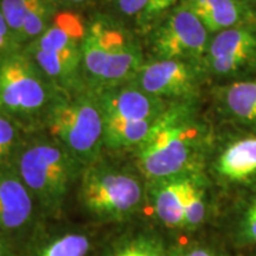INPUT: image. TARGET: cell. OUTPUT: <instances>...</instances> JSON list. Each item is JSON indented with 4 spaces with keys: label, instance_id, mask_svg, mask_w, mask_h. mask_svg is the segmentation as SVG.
Listing matches in <instances>:
<instances>
[{
    "label": "cell",
    "instance_id": "1",
    "mask_svg": "<svg viewBox=\"0 0 256 256\" xmlns=\"http://www.w3.org/2000/svg\"><path fill=\"white\" fill-rule=\"evenodd\" d=\"M203 130L186 106L168 107L136 147L142 174L151 180L179 177L194 162Z\"/></svg>",
    "mask_w": 256,
    "mask_h": 256
},
{
    "label": "cell",
    "instance_id": "2",
    "mask_svg": "<svg viewBox=\"0 0 256 256\" xmlns=\"http://www.w3.org/2000/svg\"><path fill=\"white\" fill-rule=\"evenodd\" d=\"M136 40L108 17L95 18L86 28L82 46V75L92 92L130 82L142 66Z\"/></svg>",
    "mask_w": 256,
    "mask_h": 256
},
{
    "label": "cell",
    "instance_id": "3",
    "mask_svg": "<svg viewBox=\"0 0 256 256\" xmlns=\"http://www.w3.org/2000/svg\"><path fill=\"white\" fill-rule=\"evenodd\" d=\"M86 166L56 139H38L18 152L14 170L48 214L58 212Z\"/></svg>",
    "mask_w": 256,
    "mask_h": 256
},
{
    "label": "cell",
    "instance_id": "4",
    "mask_svg": "<svg viewBox=\"0 0 256 256\" xmlns=\"http://www.w3.org/2000/svg\"><path fill=\"white\" fill-rule=\"evenodd\" d=\"M54 139L84 166L100 158L104 146V115L94 92L55 96L44 115Z\"/></svg>",
    "mask_w": 256,
    "mask_h": 256
},
{
    "label": "cell",
    "instance_id": "5",
    "mask_svg": "<svg viewBox=\"0 0 256 256\" xmlns=\"http://www.w3.org/2000/svg\"><path fill=\"white\" fill-rule=\"evenodd\" d=\"M86 28L87 25L78 14L57 11L46 30L28 43V55L62 90H80Z\"/></svg>",
    "mask_w": 256,
    "mask_h": 256
},
{
    "label": "cell",
    "instance_id": "6",
    "mask_svg": "<svg viewBox=\"0 0 256 256\" xmlns=\"http://www.w3.org/2000/svg\"><path fill=\"white\" fill-rule=\"evenodd\" d=\"M80 197L98 220L122 222L140 209L144 188L132 172L96 160L83 170Z\"/></svg>",
    "mask_w": 256,
    "mask_h": 256
},
{
    "label": "cell",
    "instance_id": "7",
    "mask_svg": "<svg viewBox=\"0 0 256 256\" xmlns=\"http://www.w3.org/2000/svg\"><path fill=\"white\" fill-rule=\"evenodd\" d=\"M52 83L26 52H11L0 60V113L28 122L46 112Z\"/></svg>",
    "mask_w": 256,
    "mask_h": 256
},
{
    "label": "cell",
    "instance_id": "8",
    "mask_svg": "<svg viewBox=\"0 0 256 256\" xmlns=\"http://www.w3.org/2000/svg\"><path fill=\"white\" fill-rule=\"evenodd\" d=\"M208 30L184 4L174 10L153 37L159 60H198L206 54Z\"/></svg>",
    "mask_w": 256,
    "mask_h": 256
},
{
    "label": "cell",
    "instance_id": "9",
    "mask_svg": "<svg viewBox=\"0 0 256 256\" xmlns=\"http://www.w3.org/2000/svg\"><path fill=\"white\" fill-rule=\"evenodd\" d=\"M94 92L104 119L154 121L168 108L164 98L144 92L132 81Z\"/></svg>",
    "mask_w": 256,
    "mask_h": 256
},
{
    "label": "cell",
    "instance_id": "10",
    "mask_svg": "<svg viewBox=\"0 0 256 256\" xmlns=\"http://www.w3.org/2000/svg\"><path fill=\"white\" fill-rule=\"evenodd\" d=\"M132 82L160 98H186L197 88L196 74L188 62L179 60H158L142 64Z\"/></svg>",
    "mask_w": 256,
    "mask_h": 256
},
{
    "label": "cell",
    "instance_id": "11",
    "mask_svg": "<svg viewBox=\"0 0 256 256\" xmlns=\"http://www.w3.org/2000/svg\"><path fill=\"white\" fill-rule=\"evenodd\" d=\"M34 197L14 168L0 165V232H23L34 218Z\"/></svg>",
    "mask_w": 256,
    "mask_h": 256
},
{
    "label": "cell",
    "instance_id": "12",
    "mask_svg": "<svg viewBox=\"0 0 256 256\" xmlns=\"http://www.w3.org/2000/svg\"><path fill=\"white\" fill-rule=\"evenodd\" d=\"M256 46L255 36L247 28H226L209 44L206 63L217 75H229L242 68Z\"/></svg>",
    "mask_w": 256,
    "mask_h": 256
},
{
    "label": "cell",
    "instance_id": "13",
    "mask_svg": "<svg viewBox=\"0 0 256 256\" xmlns=\"http://www.w3.org/2000/svg\"><path fill=\"white\" fill-rule=\"evenodd\" d=\"M156 182L153 206L158 218L171 228L184 226V203L190 179L179 176Z\"/></svg>",
    "mask_w": 256,
    "mask_h": 256
},
{
    "label": "cell",
    "instance_id": "14",
    "mask_svg": "<svg viewBox=\"0 0 256 256\" xmlns=\"http://www.w3.org/2000/svg\"><path fill=\"white\" fill-rule=\"evenodd\" d=\"M217 171L232 182L244 180L256 174V136L246 138L224 150L217 162Z\"/></svg>",
    "mask_w": 256,
    "mask_h": 256
},
{
    "label": "cell",
    "instance_id": "15",
    "mask_svg": "<svg viewBox=\"0 0 256 256\" xmlns=\"http://www.w3.org/2000/svg\"><path fill=\"white\" fill-rule=\"evenodd\" d=\"M184 5L210 32H220L234 26L242 14L236 0H186Z\"/></svg>",
    "mask_w": 256,
    "mask_h": 256
},
{
    "label": "cell",
    "instance_id": "16",
    "mask_svg": "<svg viewBox=\"0 0 256 256\" xmlns=\"http://www.w3.org/2000/svg\"><path fill=\"white\" fill-rule=\"evenodd\" d=\"M154 121L104 119V146L110 150L136 148L148 134Z\"/></svg>",
    "mask_w": 256,
    "mask_h": 256
},
{
    "label": "cell",
    "instance_id": "17",
    "mask_svg": "<svg viewBox=\"0 0 256 256\" xmlns=\"http://www.w3.org/2000/svg\"><path fill=\"white\" fill-rule=\"evenodd\" d=\"M224 102L236 118L256 122V81L232 83L224 92Z\"/></svg>",
    "mask_w": 256,
    "mask_h": 256
},
{
    "label": "cell",
    "instance_id": "18",
    "mask_svg": "<svg viewBox=\"0 0 256 256\" xmlns=\"http://www.w3.org/2000/svg\"><path fill=\"white\" fill-rule=\"evenodd\" d=\"M55 0H37L28 12L19 44L31 43L46 30L56 14Z\"/></svg>",
    "mask_w": 256,
    "mask_h": 256
},
{
    "label": "cell",
    "instance_id": "19",
    "mask_svg": "<svg viewBox=\"0 0 256 256\" xmlns=\"http://www.w3.org/2000/svg\"><path fill=\"white\" fill-rule=\"evenodd\" d=\"M90 240L84 234L69 232L44 244L36 256H87Z\"/></svg>",
    "mask_w": 256,
    "mask_h": 256
},
{
    "label": "cell",
    "instance_id": "20",
    "mask_svg": "<svg viewBox=\"0 0 256 256\" xmlns=\"http://www.w3.org/2000/svg\"><path fill=\"white\" fill-rule=\"evenodd\" d=\"M107 256H164V249L158 240L140 235L120 242Z\"/></svg>",
    "mask_w": 256,
    "mask_h": 256
},
{
    "label": "cell",
    "instance_id": "21",
    "mask_svg": "<svg viewBox=\"0 0 256 256\" xmlns=\"http://www.w3.org/2000/svg\"><path fill=\"white\" fill-rule=\"evenodd\" d=\"M37 0H0V10L16 43L19 44L25 20Z\"/></svg>",
    "mask_w": 256,
    "mask_h": 256
},
{
    "label": "cell",
    "instance_id": "22",
    "mask_svg": "<svg viewBox=\"0 0 256 256\" xmlns=\"http://www.w3.org/2000/svg\"><path fill=\"white\" fill-rule=\"evenodd\" d=\"M204 217H206L204 194L194 182L190 180L184 203V226L196 228L203 222Z\"/></svg>",
    "mask_w": 256,
    "mask_h": 256
},
{
    "label": "cell",
    "instance_id": "23",
    "mask_svg": "<svg viewBox=\"0 0 256 256\" xmlns=\"http://www.w3.org/2000/svg\"><path fill=\"white\" fill-rule=\"evenodd\" d=\"M18 140L19 133L16 121L0 113V165H4L14 154Z\"/></svg>",
    "mask_w": 256,
    "mask_h": 256
},
{
    "label": "cell",
    "instance_id": "24",
    "mask_svg": "<svg viewBox=\"0 0 256 256\" xmlns=\"http://www.w3.org/2000/svg\"><path fill=\"white\" fill-rule=\"evenodd\" d=\"M119 11L126 16H140L145 11L148 0H112Z\"/></svg>",
    "mask_w": 256,
    "mask_h": 256
},
{
    "label": "cell",
    "instance_id": "25",
    "mask_svg": "<svg viewBox=\"0 0 256 256\" xmlns=\"http://www.w3.org/2000/svg\"><path fill=\"white\" fill-rule=\"evenodd\" d=\"M174 2L176 0H148L145 11L142 14V19L145 22L152 20L153 18L158 17L162 12L171 8Z\"/></svg>",
    "mask_w": 256,
    "mask_h": 256
},
{
    "label": "cell",
    "instance_id": "26",
    "mask_svg": "<svg viewBox=\"0 0 256 256\" xmlns=\"http://www.w3.org/2000/svg\"><path fill=\"white\" fill-rule=\"evenodd\" d=\"M16 42L12 37L11 31H10V28L8 23H6L4 14H2V10H0V55H8V52L10 46H14Z\"/></svg>",
    "mask_w": 256,
    "mask_h": 256
},
{
    "label": "cell",
    "instance_id": "27",
    "mask_svg": "<svg viewBox=\"0 0 256 256\" xmlns=\"http://www.w3.org/2000/svg\"><path fill=\"white\" fill-rule=\"evenodd\" d=\"M243 230L246 238L256 242V200L248 208L243 222Z\"/></svg>",
    "mask_w": 256,
    "mask_h": 256
},
{
    "label": "cell",
    "instance_id": "28",
    "mask_svg": "<svg viewBox=\"0 0 256 256\" xmlns=\"http://www.w3.org/2000/svg\"><path fill=\"white\" fill-rule=\"evenodd\" d=\"M180 256H212V255H211V252L209 250H206V249L196 248V249H192V250L184 252V254Z\"/></svg>",
    "mask_w": 256,
    "mask_h": 256
},
{
    "label": "cell",
    "instance_id": "29",
    "mask_svg": "<svg viewBox=\"0 0 256 256\" xmlns=\"http://www.w3.org/2000/svg\"><path fill=\"white\" fill-rule=\"evenodd\" d=\"M0 256H14L2 238H0Z\"/></svg>",
    "mask_w": 256,
    "mask_h": 256
},
{
    "label": "cell",
    "instance_id": "30",
    "mask_svg": "<svg viewBox=\"0 0 256 256\" xmlns=\"http://www.w3.org/2000/svg\"><path fill=\"white\" fill-rule=\"evenodd\" d=\"M55 2H63V4L66 5H81L84 4V2H88L89 0H55Z\"/></svg>",
    "mask_w": 256,
    "mask_h": 256
},
{
    "label": "cell",
    "instance_id": "31",
    "mask_svg": "<svg viewBox=\"0 0 256 256\" xmlns=\"http://www.w3.org/2000/svg\"><path fill=\"white\" fill-rule=\"evenodd\" d=\"M252 2H256V0H252Z\"/></svg>",
    "mask_w": 256,
    "mask_h": 256
}]
</instances>
